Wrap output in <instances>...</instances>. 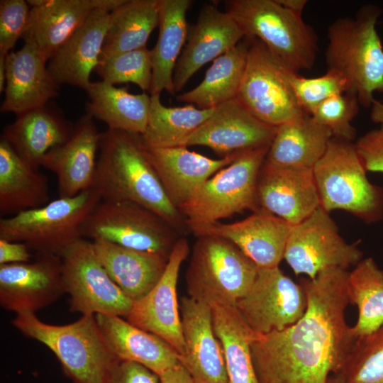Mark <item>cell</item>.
<instances>
[{
  "mask_svg": "<svg viewBox=\"0 0 383 383\" xmlns=\"http://www.w3.org/2000/svg\"><path fill=\"white\" fill-rule=\"evenodd\" d=\"M348 279L342 268L301 279L307 299L303 317L251 343L257 383H328L338 374L356 339L345 320Z\"/></svg>",
  "mask_w": 383,
  "mask_h": 383,
  "instance_id": "cell-1",
  "label": "cell"
},
{
  "mask_svg": "<svg viewBox=\"0 0 383 383\" xmlns=\"http://www.w3.org/2000/svg\"><path fill=\"white\" fill-rule=\"evenodd\" d=\"M91 186L102 201H126L154 212L176 230L184 218L168 198L138 134L107 129L101 135Z\"/></svg>",
  "mask_w": 383,
  "mask_h": 383,
  "instance_id": "cell-2",
  "label": "cell"
},
{
  "mask_svg": "<svg viewBox=\"0 0 383 383\" xmlns=\"http://www.w3.org/2000/svg\"><path fill=\"white\" fill-rule=\"evenodd\" d=\"M380 9L362 7L353 18H340L328 28L327 70L341 74L360 105L371 107L375 92L383 94V47L376 29Z\"/></svg>",
  "mask_w": 383,
  "mask_h": 383,
  "instance_id": "cell-3",
  "label": "cell"
},
{
  "mask_svg": "<svg viewBox=\"0 0 383 383\" xmlns=\"http://www.w3.org/2000/svg\"><path fill=\"white\" fill-rule=\"evenodd\" d=\"M11 323L24 335L48 347L75 383H106L120 361L104 338L94 314L57 326L41 321L33 312H21Z\"/></svg>",
  "mask_w": 383,
  "mask_h": 383,
  "instance_id": "cell-4",
  "label": "cell"
},
{
  "mask_svg": "<svg viewBox=\"0 0 383 383\" xmlns=\"http://www.w3.org/2000/svg\"><path fill=\"white\" fill-rule=\"evenodd\" d=\"M226 11L245 36L261 41L293 72L310 70L318 53V36L301 16L277 0H228Z\"/></svg>",
  "mask_w": 383,
  "mask_h": 383,
  "instance_id": "cell-5",
  "label": "cell"
},
{
  "mask_svg": "<svg viewBox=\"0 0 383 383\" xmlns=\"http://www.w3.org/2000/svg\"><path fill=\"white\" fill-rule=\"evenodd\" d=\"M354 144L332 138L313 169L320 206L346 211L367 223L383 216V189L368 180Z\"/></svg>",
  "mask_w": 383,
  "mask_h": 383,
  "instance_id": "cell-6",
  "label": "cell"
},
{
  "mask_svg": "<svg viewBox=\"0 0 383 383\" xmlns=\"http://www.w3.org/2000/svg\"><path fill=\"white\" fill-rule=\"evenodd\" d=\"M258 267L221 237H197L186 273L189 296L210 306L235 305L251 287Z\"/></svg>",
  "mask_w": 383,
  "mask_h": 383,
  "instance_id": "cell-7",
  "label": "cell"
},
{
  "mask_svg": "<svg viewBox=\"0 0 383 383\" xmlns=\"http://www.w3.org/2000/svg\"><path fill=\"white\" fill-rule=\"evenodd\" d=\"M101 201L91 188L74 196L59 197L48 204L0 219V239L27 244L36 253L60 256L82 238V228Z\"/></svg>",
  "mask_w": 383,
  "mask_h": 383,
  "instance_id": "cell-8",
  "label": "cell"
},
{
  "mask_svg": "<svg viewBox=\"0 0 383 383\" xmlns=\"http://www.w3.org/2000/svg\"><path fill=\"white\" fill-rule=\"evenodd\" d=\"M270 146L240 152L211 176L179 211L186 224L209 223L245 211L259 210L257 184Z\"/></svg>",
  "mask_w": 383,
  "mask_h": 383,
  "instance_id": "cell-9",
  "label": "cell"
},
{
  "mask_svg": "<svg viewBox=\"0 0 383 383\" xmlns=\"http://www.w3.org/2000/svg\"><path fill=\"white\" fill-rule=\"evenodd\" d=\"M174 227L150 210L126 201H102L82 228L83 238L103 240L136 250L170 255L177 240Z\"/></svg>",
  "mask_w": 383,
  "mask_h": 383,
  "instance_id": "cell-10",
  "label": "cell"
},
{
  "mask_svg": "<svg viewBox=\"0 0 383 383\" xmlns=\"http://www.w3.org/2000/svg\"><path fill=\"white\" fill-rule=\"evenodd\" d=\"M237 99L258 119L277 127L305 113L299 106L287 68L261 41L250 38Z\"/></svg>",
  "mask_w": 383,
  "mask_h": 383,
  "instance_id": "cell-11",
  "label": "cell"
},
{
  "mask_svg": "<svg viewBox=\"0 0 383 383\" xmlns=\"http://www.w3.org/2000/svg\"><path fill=\"white\" fill-rule=\"evenodd\" d=\"M60 257L71 311L82 315L128 316L133 301L109 277L91 240L83 238L76 240L62 252Z\"/></svg>",
  "mask_w": 383,
  "mask_h": 383,
  "instance_id": "cell-12",
  "label": "cell"
},
{
  "mask_svg": "<svg viewBox=\"0 0 383 383\" xmlns=\"http://www.w3.org/2000/svg\"><path fill=\"white\" fill-rule=\"evenodd\" d=\"M357 243H346L328 212L319 206L308 218L292 227L284 259L296 275L314 279L330 268L346 270L362 259Z\"/></svg>",
  "mask_w": 383,
  "mask_h": 383,
  "instance_id": "cell-13",
  "label": "cell"
},
{
  "mask_svg": "<svg viewBox=\"0 0 383 383\" xmlns=\"http://www.w3.org/2000/svg\"><path fill=\"white\" fill-rule=\"evenodd\" d=\"M235 307L257 334L282 331L299 321L307 308L301 284L294 282L279 267H258L248 291Z\"/></svg>",
  "mask_w": 383,
  "mask_h": 383,
  "instance_id": "cell-14",
  "label": "cell"
},
{
  "mask_svg": "<svg viewBox=\"0 0 383 383\" xmlns=\"http://www.w3.org/2000/svg\"><path fill=\"white\" fill-rule=\"evenodd\" d=\"M189 252L188 241L179 238L170 254L166 269L156 285L144 296L133 301L127 321L153 333L182 355L184 352L177 284L179 269Z\"/></svg>",
  "mask_w": 383,
  "mask_h": 383,
  "instance_id": "cell-15",
  "label": "cell"
},
{
  "mask_svg": "<svg viewBox=\"0 0 383 383\" xmlns=\"http://www.w3.org/2000/svg\"><path fill=\"white\" fill-rule=\"evenodd\" d=\"M65 293L62 258L36 253L31 262L0 265V304L16 313L45 308Z\"/></svg>",
  "mask_w": 383,
  "mask_h": 383,
  "instance_id": "cell-16",
  "label": "cell"
},
{
  "mask_svg": "<svg viewBox=\"0 0 383 383\" xmlns=\"http://www.w3.org/2000/svg\"><path fill=\"white\" fill-rule=\"evenodd\" d=\"M277 127L255 117L237 98L214 108L182 146H206L224 157L270 146Z\"/></svg>",
  "mask_w": 383,
  "mask_h": 383,
  "instance_id": "cell-17",
  "label": "cell"
},
{
  "mask_svg": "<svg viewBox=\"0 0 383 383\" xmlns=\"http://www.w3.org/2000/svg\"><path fill=\"white\" fill-rule=\"evenodd\" d=\"M196 236L211 235L235 245L258 267L279 266L284 259L292 225L284 219L259 209L242 221L224 223L187 224Z\"/></svg>",
  "mask_w": 383,
  "mask_h": 383,
  "instance_id": "cell-18",
  "label": "cell"
},
{
  "mask_svg": "<svg viewBox=\"0 0 383 383\" xmlns=\"http://www.w3.org/2000/svg\"><path fill=\"white\" fill-rule=\"evenodd\" d=\"M245 34L238 23L214 2L201 9L196 22L188 30L187 44L176 64L173 84L180 91L205 64L236 46Z\"/></svg>",
  "mask_w": 383,
  "mask_h": 383,
  "instance_id": "cell-19",
  "label": "cell"
},
{
  "mask_svg": "<svg viewBox=\"0 0 383 383\" xmlns=\"http://www.w3.org/2000/svg\"><path fill=\"white\" fill-rule=\"evenodd\" d=\"M184 352L179 362L194 383H228L223 350L216 338L210 305L189 296L180 304Z\"/></svg>",
  "mask_w": 383,
  "mask_h": 383,
  "instance_id": "cell-20",
  "label": "cell"
},
{
  "mask_svg": "<svg viewBox=\"0 0 383 383\" xmlns=\"http://www.w3.org/2000/svg\"><path fill=\"white\" fill-rule=\"evenodd\" d=\"M259 209L294 226L319 206L312 170L272 165L264 162L257 184Z\"/></svg>",
  "mask_w": 383,
  "mask_h": 383,
  "instance_id": "cell-21",
  "label": "cell"
},
{
  "mask_svg": "<svg viewBox=\"0 0 383 383\" xmlns=\"http://www.w3.org/2000/svg\"><path fill=\"white\" fill-rule=\"evenodd\" d=\"M123 0H28L30 12L24 42L33 43L48 60L96 9L112 10Z\"/></svg>",
  "mask_w": 383,
  "mask_h": 383,
  "instance_id": "cell-22",
  "label": "cell"
},
{
  "mask_svg": "<svg viewBox=\"0 0 383 383\" xmlns=\"http://www.w3.org/2000/svg\"><path fill=\"white\" fill-rule=\"evenodd\" d=\"M101 133L94 118L85 114L75 124L70 138L50 150L41 166L57 177L59 197H71L92 186Z\"/></svg>",
  "mask_w": 383,
  "mask_h": 383,
  "instance_id": "cell-23",
  "label": "cell"
},
{
  "mask_svg": "<svg viewBox=\"0 0 383 383\" xmlns=\"http://www.w3.org/2000/svg\"><path fill=\"white\" fill-rule=\"evenodd\" d=\"M143 145L168 198L178 209L192 199L206 180L230 165L240 153L211 159L185 146Z\"/></svg>",
  "mask_w": 383,
  "mask_h": 383,
  "instance_id": "cell-24",
  "label": "cell"
},
{
  "mask_svg": "<svg viewBox=\"0 0 383 383\" xmlns=\"http://www.w3.org/2000/svg\"><path fill=\"white\" fill-rule=\"evenodd\" d=\"M6 81L1 113L16 115L48 104L59 95L60 84L48 62L31 43L6 55Z\"/></svg>",
  "mask_w": 383,
  "mask_h": 383,
  "instance_id": "cell-25",
  "label": "cell"
},
{
  "mask_svg": "<svg viewBox=\"0 0 383 383\" xmlns=\"http://www.w3.org/2000/svg\"><path fill=\"white\" fill-rule=\"evenodd\" d=\"M111 11L105 7L94 10L48 60V70L58 84L87 89L102 52Z\"/></svg>",
  "mask_w": 383,
  "mask_h": 383,
  "instance_id": "cell-26",
  "label": "cell"
},
{
  "mask_svg": "<svg viewBox=\"0 0 383 383\" xmlns=\"http://www.w3.org/2000/svg\"><path fill=\"white\" fill-rule=\"evenodd\" d=\"M74 125L52 102L21 114L6 126L4 138L33 167L38 169L45 155L64 143Z\"/></svg>",
  "mask_w": 383,
  "mask_h": 383,
  "instance_id": "cell-27",
  "label": "cell"
},
{
  "mask_svg": "<svg viewBox=\"0 0 383 383\" xmlns=\"http://www.w3.org/2000/svg\"><path fill=\"white\" fill-rule=\"evenodd\" d=\"M99 329L116 357L138 363L158 377L179 362V354L159 336L120 316L96 314Z\"/></svg>",
  "mask_w": 383,
  "mask_h": 383,
  "instance_id": "cell-28",
  "label": "cell"
},
{
  "mask_svg": "<svg viewBox=\"0 0 383 383\" xmlns=\"http://www.w3.org/2000/svg\"><path fill=\"white\" fill-rule=\"evenodd\" d=\"M91 242L109 277L133 301L156 285L168 262L170 255L130 249L103 240Z\"/></svg>",
  "mask_w": 383,
  "mask_h": 383,
  "instance_id": "cell-29",
  "label": "cell"
},
{
  "mask_svg": "<svg viewBox=\"0 0 383 383\" xmlns=\"http://www.w3.org/2000/svg\"><path fill=\"white\" fill-rule=\"evenodd\" d=\"M47 177L20 156L3 138L0 139V214L16 215L48 204Z\"/></svg>",
  "mask_w": 383,
  "mask_h": 383,
  "instance_id": "cell-30",
  "label": "cell"
},
{
  "mask_svg": "<svg viewBox=\"0 0 383 383\" xmlns=\"http://www.w3.org/2000/svg\"><path fill=\"white\" fill-rule=\"evenodd\" d=\"M332 138L327 128L304 113L277 127L265 162L275 166L313 170Z\"/></svg>",
  "mask_w": 383,
  "mask_h": 383,
  "instance_id": "cell-31",
  "label": "cell"
},
{
  "mask_svg": "<svg viewBox=\"0 0 383 383\" xmlns=\"http://www.w3.org/2000/svg\"><path fill=\"white\" fill-rule=\"evenodd\" d=\"M191 0H160L159 34L152 52L150 95H160L164 90L175 93L174 71L188 35L187 12Z\"/></svg>",
  "mask_w": 383,
  "mask_h": 383,
  "instance_id": "cell-32",
  "label": "cell"
},
{
  "mask_svg": "<svg viewBox=\"0 0 383 383\" xmlns=\"http://www.w3.org/2000/svg\"><path fill=\"white\" fill-rule=\"evenodd\" d=\"M89 101L86 114L105 123L109 129L142 135L147 126L150 96L131 94L104 81L90 83L86 90Z\"/></svg>",
  "mask_w": 383,
  "mask_h": 383,
  "instance_id": "cell-33",
  "label": "cell"
},
{
  "mask_svg": "<svg viewBox=\"0 0 383 383\" xmlns=\"http://www.w3.org/2000/svg\"><path fill=\"white\" fill-rule=\"evenodd\" d=\"M215 335L221 346L228 383H257L251 343L260 335L245 322L235 305L211 306Z\"/></svg>",
  "mask_w": 383,
  "mask_h": 383,
  "instance_id": "cell-34",
  "label": "cell"
},
{
  "mask_svg": "<svg viewBox=\"0 0 383 383\" xmlns=\"http://www.w3.org/2000/svg\"><path fill=\"white\" fill-rule=\"evenodd\" d=\"M160 0H123L111 11L100 57L146 47L158 26Z\"/></svg>",
  "mask_w": 383,
  "mask_h": 383,
  "instance_id": "cell-35",
  "label": "cell"
},
{
  "mask_svg": "<svg viewBox=\"0 0 383 383\" xmlns=\"http://www.w3.org/2000/svg\"><path fill=\"white\" fill-rule=\"evenodd\" d=\"M233 49L213 61L204 79L179 96V101L208 109L237 97L243 77L250 39L245 37Z\"/></svg>",
  "mask_w": 383,
  "mask_h": 383,
  "instance_id": "cell-36",
  "label": "cell"
},
{
  "mask_svg": "<svg viewBox=\"0 0 383 383\" xmlns=\"http://www.w3.org/2000/svg\"><path fill=\"white\" fill-rule=\"evenodd\" d=\"M150 106L146 128L140 139L151 148L182 146L213 113L214 108L202 109L190 104L167 107L160 101V95H150Z\"/></svg>",
  "mask_w": 383,
  "mask_h": 383,
  "instance_id": "cell-37",
  "label": "cell"
},
{
  "mask_svg": "<svg viewBox=\"0 0 383 383\" xmlns=\"http://www.w3.org/2000/svg\"><path fill=\"white\" fill-rule=\"evenodd\" d=\"M350 303L356 305L358 318L352 331L357 338L383 326V270L371 257L362 259L349 272Z\"/></svg>",
  "mask_w": 383,
  "mask_h": 383,
  "instance_id": "cell-38",
  "label": "cell"
},
{
  "mask_svg": "<svg viewBox=\"0 0 383 383\" xmlns=\"http://www.w3.org/2000/svg\"><path fill=\"white\" fill-rule=\"evenodd\" d=\"M336 374L349 383H383V326L355 339Z\"/></svg>",
  "mask_w": 383,
  "mask_h": 383,
  "instance_id": "cell-39",
  "label": "cell"
},
{
  "mask_svg": "<svg viewBox=\"0 0 383 383\" xmlns=\"http://www.w3.org/2000/svg\"><path fill=\"white\" fill-rule=\"evenodd\" d=\"M152 52L147 47L111 57H100L94 70L102 81L115 85L131 82L144 92L152 82Z\"/></svg>",
  "mask_w": 383,
  "mask_h": 383,
  "instance_id": "cell-40",
  "label": "cell"
},
{
  "mask_svg": "<svg viewBox=\"0 0 383 383\" xmlns=\"http://www.w3.org/2000/svg\"><path fill=\"white\" fill-rule=\"evenodd\" d=\"M359 105L355 94L345 92L322 102L311 116L316 122L327 128L333 138L351 142L356 135L351 121L358 113Z\"/></svg>",
  "mask_w": 383,
  "mask_h": 383,
  "instance_id": "cell-41",
  "label": "cell"
},
{
  "mask_svg": "<svg viewBox=\"0 0 383 383\" xmlns=\"http://www.w3.org/2000/svg\"><path fill=\"white\" fill-rule=\"evenodd\" d=\"M289 81L299 106L310 116L326 99L350 91L348 81L339 73L331 70L313 78L291 72Z\"/></svg>",
  "mask_w": 383,
  "mask_h": 383,
  "instance_id": "cell-42",
  "label": "cell"
},
{
  "mask_svg": "<svg viewBox=\"0 0 383 383\" xmlns=\"http://www.w3.org/2000/svg\"><path fill=\"white\" fill-rule=\"evenodd\" d=\"M30 6L24 0L0 1V54L8 55L22 38L30 17Z\"/></svg>",
  "mask_w": 383,
  "mask_h": 383,
  "instance_id": "cell-43",
  "label": "cell"
},
{
  "mask_svg": "<svg viewBox=\"0 0 383 383\" xmlns=\"http://www.w3.org/2000/svg\"><path fill=\"white\" fill-rule=\"evenodd\" d=\"M354 146L367 172L383 173V125L359 138Z\"/></svg>",
  "mask_w": 383,
  "mask_h": 383,
  "instance_id": "cell-44",
  "label": "cell"
},
{
  "mask_svg": "<svg viewBox=\"0 0 383 383\" xmlns=\"http://www.w3.org/2000/svg\"><path fill=\"white\" fill-rule=\"evenodd\" d=\"M158 375L144 366L120 360L112 370L106 383H158Z\"/></svg>",
  "mask_w": 383,
  "mask_h": 383,
  "instance_id": "cell-45",
  "label": "cell"
},
{
  "mask_svg": "<svg viewBox=\"0 0 383 383\" xmlns=\"http://www.w3.org/2000/svg\"><path fill=\"white\" fill-rule=\"evenodd\" d=\"M30 250L24 243L0 239V265L28 262Z\"/></svg>",
  "mask_w": 383,
  "mask_h": 383,
  "instance_id": "cell-46",
  "label": "cell"
},
{
  "mask_svg": "<svg viewBox=\"0 0 383 383\" xmlns=\"http://www.w3.org/2000/svg\"><path fill=\"white\" fill-rule=\"evenodd\" d=\"M160 383H194L189 373L179 362L160 376Z\"/></svg>",
  "mask_w": 383,
  "mask_h": 383,
  "instance_id": "cell-47",
  "label": "cell"
},
{
  "mask_svg": "<svg viewBox=\"0 0 383 383\" xmlns=\"http://www.w3.org/2000/svg\"><path fill=\"white\" fill-rule=\"evenodd\" d=\"M284 9L297 16H301V13L307 4L306 0H277Z\"/></svg>",
  "mask_w": 383,
  "mask_h": 383,
  "instance_id": "cell-48",
  "label": "cell"
},
{
  "mask_svg": "<svg viewBox=\"0 0 383 383\" xmlns=\"http://www.w3.org/2000/svg\"><path fill=\"white\" fill-rule=\"evenodd\" d=\"M370 118L374 123L383 125V102L374 100L371 106Z\"/></svg>",
  "mask_w": 383,
  "mask_h": 383,
  "instance_id": "cell-49",
  "label": "cell"
},
{
  "mask_svg": "<svg viewBox=\"0 0 383 383\" xmlns=\"http://www.w3.org/2000/svg\"><path fill=\"white\" fill-rule=\"evenodd\" d=\"M6 81V55L0 54V92L5 91Z\"/></svg>",
  "mask_w": 383,
  "mask_h": 383,
  "instance_id": "cell-50",
  "label": "cell"
},
{
  "mask_svg": "<svg viewBox=\"0 0 383 383\" xmlns=\"http://www.w3.org/2000/svg\"><path fill=\"white\" fill-rule=\"evenodd\" d=\"M328 383H349V382L342 379L338 374H335L334 376L333 375L329 377Z\"/></svg>",
  "mask_w": 383,
  "mask_h": 383,
  "instance_id": "cell-51",
  "label": "cell"
}]
</instances>
